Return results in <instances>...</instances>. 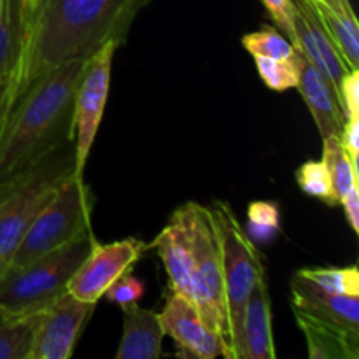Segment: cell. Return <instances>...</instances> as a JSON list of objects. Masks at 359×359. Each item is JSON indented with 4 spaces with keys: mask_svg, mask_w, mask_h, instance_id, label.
<instances>
[{
    "mask_svg": "<svg viewBox=\"0 0 359 359\" xmlns=\"http://www.w3.org/2000/svg\"><path fill=\"white\" fill-rule=\"evenodd\" d=\"M119 44V41H107L93 55L88 56L77 81L74 97V149L77 175H83L98 126L102 123L111 88L112 60Z\"/></svg>",
    "mask_w": 359,
    "mask_h": 359,
    "instance_id": "8",
    "label": "cell"
},
{
    "mask_svg": "<svg viewBox=\"0 0 359 359\" xmlns=\"http://www.w3.org/2000/svg\"><path fill=\"white\" fill-rule=\"evenodd\" d=\"M93 193L83 175L70 174L39 210L18 245L9 269H21L91 230Z\"/></svg>",
    "mask_w": 359,
    "mask_h": 359,
    "instance_id": "5",
    "label": "cell"
},
{
    "mask_svg": "<svg viewBox=\"0 0 359 359\" xmlns=\"http://www.w3.org/2000/svg\"><path fill=\"white\" fill-rule=\"evenodd\" d=\"M297 182L305 195L319 198L330 207L340 205L339 198L333 191L332 177H330L328 168L323 163V160L305 161L297 170Z\"/></svg>",
    "mask_w": 359,
    "mask_h": 359,
    "instance_id": "26",
    "label": "cell"
},
{
    "mask_svg": "<svg viewBox=\"0 0 359 359\" xmlns=\"http://www.w3.org/2000/svg\"><path fill=\"white\" fill-rule=\"evenodd\" d=\"M298 60H300V79L297 88L314 118L319 133L323 139L333 135L340 137L346 118L332 84L302 53H298Z\"/></svg>",
    "mask_w": 359,
    "mask_h": 359,
    "instance_id": "15",
    "label": "cell"
},
{
    "mask_svg": "<svg viewBox=\"0 0 359 359\" xmlns=\"http://www.w3.org/2000/svg\"><path fill=\"white\" fill-rule=\"evenodd\" d=\"M326 32L342 55L349 70H359V23L353 9L335 13L319 0H312Z\"/></svg>",
    "mask_w": 359,
    "mask_h": 359,
    "instance_id": "20",
    "label": "cell"
},
{
    "mask_svg": "<svg viewBox=\"0 0 359 359\" xmlns=\"http://www.w3.org/2000/svg\"><path fill=\"white\" fill-rule=\"evenodd\" d=\"M84 60L46 70L9 95L0 119V188L74 140V97Z\"/></svg>",
    "mask_w": 359,
    "mask_h": 359,
    "instance_id": "2",
    "label": "cell"
},
{
    "mask_svg": "<svg viewBox=\"0 0 359 359\" xmlns=\"http://www.w3.org/2000/svg\"><path fill=\"white\" fill-rule=\"evenodd\" d=\"M147 249L149 244L133 237L111 244L95 242L90 255L70 277L67 293L81 302L97 305L109 286L123 273L130 272Z\"/></svg>",
    "mask_w": 359,
    "mask_h": 359,
    "instance_id": "9",
    "label": "cell"
},
{
    "mask_svg": "<svg viewBox=\"0 0 359 359\" xmlns=\"http://www.w3.org/2000/svg\"><path fill=\"white\" fill-rule=\"evenodd\" d=\"M340 107L346 121L359 118V70L346 74L340 86Z\"/></svg>",
    "mask_w": 359,
    "mask_h": 359,
    "instance_id": "30",
    "label": "cell"
},
{
    "mask_svg": "<svg viewBox=\"0 0 359 359\" xmlns=\"http://www.w3.org/2000/svg\"><path fill=\"white\" fill-rule=\"evenodd\" d=\"M294 318L305 337L309 358L312 359H358L359 330L325 321L294 309Z\"/></svg>",
    "mask_w": 359,
    "mask_h": 359,
    "instance_id": "16",
    "label": "cell"
},
{
    "mask_svg": "<svg viewBox=\"0 0 359 359\" xmlns=\"http://www.w3.org/2000/svg\"><path fill=\"white\" fill-rule=\"evenodd\" d=\"M291 307L325 321L359 330V298L323 290L307 277L297 276L291 280Z\"/></svg>",
    "mask_w": 359,
    "mask_h": 359,
    "instance_id": "14",
    "label": "cell"
},
{
    "mask_svg": "<svg viewBox=\"0 0 359 359\" xmlns=\"http://www.w3.org/2000/svg\"><path fill=\"white\" fill-rule=\"evenodd\" d=\"M319 2L325 4L326 7H330L335 13H346V11L353 9L349 4V0H319Z\"/></svg>",
    "mask_w": 359,
    "mask_h": 359,
    "instance_id": "33",
    "label": "cell"
},
{
    "mask_svg": "<svg viewBox=\"0 0 359 359\" xmlns=\"http://www.w3.org/2000/svg\"><path fill=\"white\" fill-rule=\"evenodd\" d=\"M27 44L21 0H0V83L13 79Z\"/></svg>",
    "mask_w": 359,
    "mask_h": 359,
    "instance_id": "19",
    "label": "cell"
},
{
    "mask_svg": "<svg viewBox=\"0 0 359 359\" xmlns=\"http://www.w3.org/2000/svg\"><path fill=\"white\" fill-rule=\"evenodd\" d=\"M223 266L224 294L231 328L235 359H244V314L256 280L265 276L262 255L248 237L237 216L226 202H216L210 209Z\"/></svg>",
    "mask_w": 359,
    "mask_h": 359,
    "instance_id": "6",
    "label": "cell"
},
{
    "mask_svg": "<svg viewBox=\"0 0 359 359\" xmlns=\"http://www.w3.org/2000/svg\"><path fill=\"white\" fill-rule=\"evenodd\" d=\"M340 142H342L344 149H346L347 156L351 158L354 167H358V156H359V118L349 119L344 125L342 133H340Z\"/></svg>",
    "mask_w": 359,
    "mask_h": 359,
    "instance_id": "31",
    "label": "cell"
},
{
    "mask_svg": "<svg viewBox=\"0 0 359 359\" xmlns=\"http://www.w3.org/2000/svg\"><path fill=\"white\" fill-rule=\"evenodd\" d=\"M149 248L156 249L168 273L170 291L195 304V262L188 226V205L179 207Z\"/></svg>",
    "mask_w": 359,
    "mask_h": 359,
    "instance_id": "13",
    "label": "cell"
},
{
    "mask_svg": "<svg viewBox=\"0 0 359 359\" xmlns=\"http://www.w3.org/2000/svg\"><path fill=\"white\" fill-rule=\"evenodd\" d=\"M186 205H188L189 238H191L193 262H195V305L205 325L224 340L233 356L219 242H217L210 209H205L198 203H186Z\"/></svg>",
    "mask_w": 359,
    "mask_h": 359,
    "instance_id": "7",
    "label": "cell"
},
{
    "mask_svg": "<svg viewBox=\"0 0 359 359\" xmlns=\"http://www.w3.org/2000/svg\"><path fill=\"white\" fill-rule=\"evenodd\" d=\"M35 318H7L0 312V359H28Z\"/></svg>",
    "mask_w": 359,
    "mask_h": 359,
    "instance_id": "22",
    "label": "cell"
},
{
    "mask_svg": "<svg viewBox=\"0 0 359 359\" xmlns=\"http://www.w3.org/2000/svg\"><path fill=\"white\" fill-rule=\"evenodd\" d=\"M123 337L116 359H158L165 330L160 314L139 304L123 307Z\"/></svg>",
    "mask_w": 359,
    "mask_h": 359,
    "instance_id": "17",
    "label": "cell"
},
{
    "mask_svg": "<svg viewBox=\"0 0 359 359\" xmlns=\"http://www.w3.org/2000/svg\"><path fill=\"white\" fill-rule=\"evenodd\" d=\"M266 277L256 280L244 314V359H276Z\"/></svg>",
    "mask_w": 359,
    "mask_h": 359,
    "instance_id": "18",
    "label": "cell"
},
{
    "mask_svg": "<svg viewBox=\"0 0 359 359\" xmlns=\"http://www.w3.org/2000/svg\"><path fill=\"white\" fill-rule=\"evenodd\" d=\"M323 163L328 168L333 191L340 202L354 184H359V170L347 156L340 137L333 135L323 139Z\"/></svg>",
    "mask_w": 359,
    "mask_h": 359,
    "instance_id": "21",
    "label": "cell"
},
{
    "mask_svg": "<svg viewBox=\"0 0 359 359\" xmlns=\"http://www.w3.org/2000/svg\"><path fill=\"white\" fill-rule=\"evenodd\" d=\"M256 69L263 83L273 91H286L290 88L298 86L300 79V60L297 55L286 60L265 58V56H255Z\"/></svg>",
    "mask_w": 359,
    "mask_h": 359,
    "instance_id": "25",
    "label": "cell"
},
{
    "mask_svg": "<svg viewBox=\"0 0 359 359\" xmlns=\"http://www.w3.org/2000/svg\"><path fill=\"white\" fill-rule=\"evenodd\" d=\"M165 335L172 337L181 349V356L196 359H233L224 340L205 325L198 309L182 294L170 291L160 314Z\"/></svg>",
    "mask_w": 359,
    "mask_h": 359,
    "instance_id": "11",
    "label": "cell"
},
{
    "mask_svg": "<svg viewBox=\"0 0 359 359\" xmlns=\"http://www.w3.org/2000/svg\"><path fill=\"white\" fill-rule=\"evenodd\" d=\"M242 46L252 56L286 60L297 55L293 42L276 27H262L259 30L245 34L242 37Z\"/></svg>",
    "mask_w": 359,
    "mask_h": 359,
    "instance_id": "23",
    "label": "cell"
},
{
    "mask_svg": "<svg viewBox=\"0 0 359 359\" xmlns=\"http://www.w3.org/2000/svg\"><path fill=\"white\" fill-rule=\"evenodd\" d=\"M149 0H39L27 21V44L9 95L46 70L86 60L107 41L123 42Z\"/></svg>",
    "mask_w": 359,
    "mask_h": 359,
    "instance_id": "1",
    "label": "cell"
},
{
    "mask_svg": "<svg viewBox=\"0 0 359 359\" xmlns=\"http://www.w3.org/2000/svg\"><path fill=\"white\" fill-rule=\"evenodd\" d=\"M297 273L307 277L309 280L321 286L323 290L332 293L347 294V297L359 298V272L358 266H346V269H304Z\"/></svg>",
    "mask_w": 359,
    "mask_h": 359,
    "instance_id": "27",
    "label": "cell"
},
{
    "mask_svg": "<svg viewBox=\"0 0 359 359\" xmlns=\"http://www.w3.org/2000/svg\"><path fill=\"white\" fill-rule=\"evenodd\" d=\"M340 205H344V212L354 233H359V184L349 189V193L340 200Z\"/></svg>",
    "mask_w": 359,
    "mask_h": 359,
    "instance_id": "32",
    "label": "cell"
},
{
    "mask_svg": "<svg viewBox=\"0 0 359 359\" xmlns=\"http://www.w3.org/2000/svg\"><path fill=\"white\" fill-rule=\"evenodd\" d=\"M280 231L279 205L266 200H256L249 203L248 228L245 233L255 244H266L273 241Z\"/></svg>",
    "mask_w": 359,
    "mask_h": 359,
    "instance_id": "24",
    "label": "cell"
},
{
    "mask_svg": "<svg viewBox=\"0 0 359 359\" xmlns=\"http://www.w3.org/2000/svg\"><path fill=\"white\" fill-rule=\"evenodd\" d=\"M144 294V283L132 276L130 272L123 273L121 277L114 280L105 291V297L109 302L116 304L118 307H128V305L139 304V300Z\"/></svg>",
    "mask_w": 359,
    "mask_h": 359,
    "instance_id": "28",
    "label": "cell"
},
{
    "mask_svg": "<svg viewBox=\"0 0 359 359\" xmlns=\"http://www.w3.org/2000/svg\"><path fill=\"white\" fill-rule=\"evenodd\" d=\"M9 91H11V79L2 81V83H0V119H2L7 100H9Z\"/></svg>",
    "mask_w": 359,
    "mask_h": 359,
    "instance_id": "34",
    "label": "cell"
},
{
    "mask_svg": "<svg viewBox=\"0 0 359 359\" xmlns=\"http://www.w3.org/2000/svg\"><path fill=\"white\" fill-rule=\"evenodd\" d=\"M93 311L95 304L62 294L35 318L28 359H69Z\"/></svg>",
    "mask_w": 359,
    "mask_h": 359,
    "instance_id": "10",
    "label": "cell"
},
{
    "mask_svg": "<svg viewBox=\"0 0 359 359\" xmlns=\"http://www.w3.org/2000/svg\"><path fill=\"white\" fill-rule=\"evenodd\" d=\"M93 231H86L63 248L0 276V312L25 319L39 314L67 293V284L95 245Z\"/></svg>",
    "mask_w": 359,
    "mask_h": 359,
    "instance_id": "3",
    "label": "cell"
},
{
    "mask_svg": "<svg viewBox=\"0 0 359 359\" xmlns=\"http://www.w3.org/2000/svg\"><path fill=\"white\" fill-rule=\"evenodd\" d=\"M294 35L291 39L294 49L305 56L319 72L328 79L340 104V86L347 72H351L347 63L332 37L326 32L312 0H294Z\"/></svg>",
    "mask_w": 359,
    "mask_h": 359,
    "instance_id": "12",
    "label": "cell"
},
{
    "mask_svg": "<svg viewBox=\"0 0 359 359\" xmlns=\"http://www.w3.org/2000/svg\"><path fill=\"white\" fill-rule=\"evenodd\" d=\"M262 2L265 4L276 27L291 41L294 35V14H297L294 0H262Z\"/></svg>",
    "mask_w": 359,
    "mask_h": 359,
    "instance_id": "29",
    "label": "cell"
},
{
    "mask_svg": "<svg viewBox=\"0 0 359 359\" xmlns=\"http://www.w3.org/2000/svg\"><path fill=\"white\" fill-rule=\"evenodd\" d=\"M23 2V11H25V21L30 20L32 13H34L35 6H37L39 0H21Z\"/></svg>",
    "mask_w": 359,
    "mask_h": 359,
    "instance_id": "35",
    "label": "cell"
},
{
    "mask_svg": "<svg viewBox=\"0 0 359 359\" xmlns=\"http://www.w3.org/2000/svg\"><path fill=\"white\" fill-rule=\"evenodd\" d=\"M76 172L74 140L0 188V276L9 269L18 245L39 210L58 186Z\"/></svg>",
    "mask_w": 359,
    "mask_h": 359,
    "instance_id": "4",
    "label": "cell"
}]
</instances>
